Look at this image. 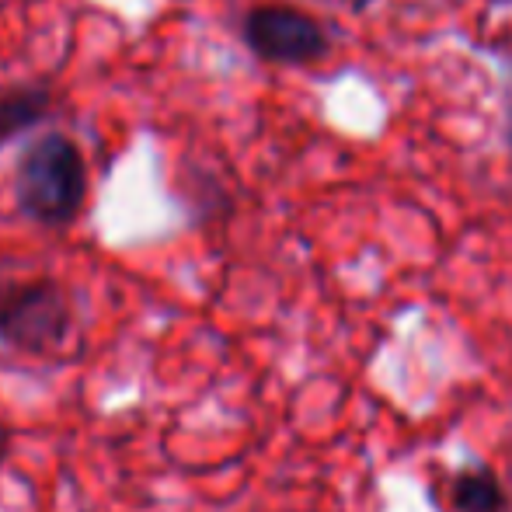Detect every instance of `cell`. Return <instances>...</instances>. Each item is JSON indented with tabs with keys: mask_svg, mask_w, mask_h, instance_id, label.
Returning <instances> with one entry per match:
<instances>
[{
	"mask_svg": "<svg viewBox=\"0 0 512 512\" xmlns=\"http://www.w3.org/2000/svg\"><path fill=\"white\" fill-rule=\"evenodd\" d=\"M14 199L39 227L63 230L88 203V164L67 133H42L14 164Z\"/></svg>",
	"mask_w": 512,
	"mask_h": 512,
	"instance_id": "6da1fadb",
	"label": "cell"
},
{
	"mask_svg": "<svg viewBox=\"0 0 512 512\" xmlns=\"http://www.w3.org/2000/svg\"><path fill=\"white\" fill-rule=\"evenodd\" d=\"M74 328V304L53 276H14L0 265V342L25 356H53Z\"/></svg>",
	"mask_w": 512,
	"mask_h": 512,
	"instance_id": "7a4b0ae2",
	"label": "cell"
},
{
	"mask_svg": "<svg viewBox=\"0 0 512 512\" xmlns=\"http://www.w3.org/2000/svg\"><path fill=\"white\" fill-rule=\"evenodd\" d=\"M244 46L262 63L276 67H310L324 60L331 39L314 14L290 4H258L241 21Z\"/></svg>",
	"mask_w": 512,
	"mask_h": 512,
	"instance_id": "3957f363",
	"label": "cell"
},
{
	"mask_svg": "<svg viewBox=\"0 0 512 512\" xmlns=\"http://www.w3.org/2000/svg\"><path fill=\"white\" fill-rule=\"evenodd\" d=\"M56 95L46 81H21L0 88V147L42 126L53 115Z\"/></svg>",
	"mask_w": 512,
	"mask_h": 512,
	"instance_id": "277c9868",
	"label": "cell"
},
{
	"mask_svg": "<svg viewBox=\"0 0 512 512\" xmlns=\"http://www.w3.org/2000/svg\"><path fill=\"white\" fill-rule=\"evenodd\" d=\"M450 502L457 512H509L506 485L488 464H471L453 474Z\"/></svg>",
	"mask_w": 512,
	"mask_h": 512,
	"instance_id": "5b68a950",
	"label": "cell"
},
{
	"mask_svg": "<svg viewBox=\"0 0 512 512\" xmlns=\"http://www.w3.org/2000/svg\"><path fill=\"white\" fill-rule=\"evenodd\" d=\"M7 450H11V425H7L4 418H0V464H4Z\"/></svg>",
	"mask_w": 512,
	"mask_h": 512,
	"instance_id": "8992f818",
	"label": "cell"
},
{
	"mask_svg": "<svg viewBox=\"0 0 512 512\" xmlns=\"http://www.w3.org/2000/svg\"><path fill=\"white\" fill-rule=\"evenodd\" d=\"M506 143L512 147V105H509V122H506Z\"/></svg>",
	"mask_w": 512,
	"mask_h": 512,
	"instance_id": "52a82bcc",
	"label": "cell"
},
{
	"mask_svg": "<svg viewBox=\"0 0 512 512\" xmlns=\"http://www.w3.org/2000/svg\"><path fill=\"white\" fill-rule=\"evenodd\" d=\"M366 4H370V0H349V7H356V11H363Z\"/></svg>",
	"mask_w": 512,
	"mask_h": 512,
	"instance_id": "ba28073f",
	"label": "cell"
},
{
	"mask_svg": "<svg viewBox=\"0 0 512 512\" xmlns=\"http://www.w3.org/2000/svg\"><path fill=\"white\" fill-rule=\"evenodd\" d=\"M492 4H512V0H492Z\"/></svg>",
	"mask_w": 512,
	"mask_h": 512,
	"instance_id": "9c48e42d",
	"label": "cell"
}]
</instances>
